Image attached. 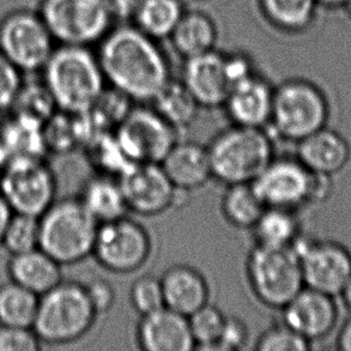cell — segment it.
<instances>
[{
  "mask_svg": "<svg viewBox=\"0 0 351 351\" xmlns=\"http://www.w3.org/2000/svg\"><path fill=\"white\" fill-rule=\"evenodd\" d=\"M97 59L106 82L137 102H152L171 81V67L155 40L121 24L101 40Z\"/></svg>",
  "mask_w": 351,
  "mask_h": 351,
  "instance_id": "6da1fadb",
  "label": "cell"
},
{
  "mask_svg": "<svg viewBox=\"0 0 351 351\" xmlns=\"http://www.w3.org/2000/svg\"><path fill=\"white\" fill-rule=\"evenodd\" d=\"M41 75L58 110L69 114L86 112L106 89L100 62L89 47L58 45Z\"/></svg>",
  "mask_w": 351,
  "mask_h": 351,
  "instance_id": "7a4b0ae2",
  "label": "cell"
},
{
  "mask_svg": "<svg viewBox=\"0 0 351 351\" xmlns=\"http://www.w3.org/2000/svg\"><path fill=\"white\" fill-rule=\"evenodd\" d=\"M267 128L232 125L208 145L213 179L223 185L252 184L275 157Z\"/></svg>",
  "mask_w": 351,
  "mask_h": 351,
  "instance_id": "3957f363",
  "label": "cell"
},
{
  "mask_svg": "<svg viewBox=\"0 0 351 351\" xmlns=\"http://www.w3.org/2000/svg\"><path fill=\"white\" fill-rule=\"evenodd\" d=\"M96 318L86 285L62 280L38 298L33 330L43 344L65 346L84 337Z\"/></svg>",
  "mask_w": 351,
  "mask_h": 351,
  "instance_id": "277c9868",
  "label": "cell"
},
{
  "mask_svg": "<svg viewBox=\"0 0 351 351\" xmlns=\"http://www.w3.org/2000/svg\"><path fill=\"white\" fill-rule=\"evenodd\" d=\"M40 248L62 266L93 256L100 223L80 198L56 200L40 217Z\"/></svg>",
  "mask_w": 351,
  "mask_h": 351,
  "instance_id": "5b68a950",
  "label": "cell"
},
{
  "mask_svg": "<svg viewBox=\"0 0 351 351\" xmlns=\"http://www.w3.org/2000/svg\"><path fill=\"white\" fill-rule=\"evenodd\" d=\"M328 118L323 93L309 82L290 80L275 88L267 130L274 138L298 143L325 128Z\"/></svg>",
  "mask_w": 351,
  "mask_h": 351,
  "instance_id": "8992f818",
  "label": "cell"
},
{
  "mask_svg": "<svg viewBox=\"0 0 351 351\" xmlns=\"http://www.w3.org/2000/svg\"><path fill=\"white\" fill-rule=\"evenodd\" d=\"M252 293L269 308L282 309L304 288L299 258L291 247L254 245L246 261Z\"/></svg>",
  "mask_w": 351,
  "mask_h": 351,
  "instance_id": "52a82bcc",
  "label": "cell"
},
{
  "mask_svg": "<svg viewBox=\"0 0 351 351\" xmlns=\"http://www.w3.org/2000/svg\"><path fill=\"white\" fill-rule=\"evenodd\" d=\"M38 12L62 46L101 43L113 22L104 0H40Z\"/></svg>",
  "mask_w": 351,
  "mask_h": 351,
  "instance_id": "ba28073f",
  "label": "cell"
},
{
  "mask_svg": "<svg viewBox=\"0 0 351 351\" xmlns=\"http://www.w3.org/2000/svg\"><path fill=\"white\" fill-rule=\"evenodd\" d=\"M57 178L45 157H17L0 176V195L14 214L40 217L57 200Z\"/></svg>",
  "mask_w": 351,
  "mask_h": 351,
  "instance_id": "9c48e42d",
  "label": "cell"
},
{
  "mask_svg": "<svg viewBox=\"0 0 351 351\" xmlns=\"http://www.w3.org/2000/svg\"><path fill=\"white\" fill-rule=\"evenodd\" d=\"M56 47L38 10H12L0 19V53L24 75L43 71Z\"/></svg>",
  "mask_w": 351,
  "mask_h": 351,
  "instance_id": "30bf717a",
  "label": "cell"
},
{
  "mask_svg": "<svg viewBox=\"0 0 351 351\" xmlns=\"http://www.w3.org/2000/svg\"><path fill=\"white\" fill-rule=\"evenodd\" d=\"M114 134L130 163H161L179 141L178 130L145 106L132 107Z\"/></svg>",
  "mask_w": 351,
  "mask_h": 351,
  "instance_id": "8fae6325",
  "label": "cell"
},
{
  "mask_svg": "<svg viewBox=\"0 0 351 351\" xmlns=\"http://www.w3.org/2000/svg\"><path fill=\"white\" fill-rule=\"evenodd\" d=\"M152 248V237L144 226L123 216L99 226L93 256L105 270L125 275L142 269Z\"/></svg>",
  "mask_w": 351,
  "mask_h": 351,
  "instance_id": "7c38bea8",
  "label": "cell"
},
{
  "mask_svg": "<svg viewBox=\"0 0 351 351\" xmlns=\"http://www.w3.org/2000/svg\"><path fill=\"white\" fill-rule=\"evenodd\" d=\"M291 248L299 258L304 287L330 296L342 293L351 277V254L346 247L300 235Z\"/></svg>",
  "mask_w": 351,
  "mask_h": 351,
  "instance_id": "4fadbf2b",
  "label": "cell"
},
{
  "mask_svg": "<svg viewBox=\"0 0 351 351\" xmlns=\"http://www.w3.org/2000/svg\"><path fill=\"white\" fill-rule=\"evenodd\" d=\"M315 173L295 157H274L252 185L266 208L298 211L313 203Z\"/></svg>",
  "mask_w": 351,
  "mask_h": 351,
  "instance_id": "5bb4252c",
  "label": "cell"
},
{
  "mask_svg": "<svg viewBox=\"0 0 351 351\" xmlns=\"http://www.w3.org/2000/svg\"><path fill=\"white\" fill-rule=\"evenodd\" d=\"M128 211L152 217L178 203L179 195L160 163H131L118 176Z\"/></svg>",
  "mask_w": 351,
  "mask_h": 351,
  "instance_id": "9a60e30c",
  "label": "cell"
},
{
  "mask_svg": "<svg viewBox=\"0 0 351 351\" xmlns=\"http://www.w3.org/2000/svg\"><path fill=\"white\" fill-rule=\"evenodd\" d=\"M282 311L283 324L308 342L325 337L337 322V308L331 296L307 287Z\"/></svg>",
  "mask_w": 351,
  "mask_h": 351,
  "instance_id": "2e32d148",
  "label": "cell"
},
{
  "mask_svg": "<svg viewBox=\"0 0 351 351\" xmlns=\"http://www.w3.org/2000/svg\"><path fill=\"white\" fill-rule=\"evenodd\" d=\"M181 82L195 96L202 108H219L232 89L229 82L224 54L217 51L185 59Z\"/></svg>",
  "mask_w": 351,
  "mask_h": 351,
  "instance_id": "e0dca14e",
  "label": "cell"
},
{
  "mask_svg": "<svg viewBox=\"0 0 351 351\" xmlns=\"http://www.w3.org/2000/svg\"><path fill=\"white\" fill-rule=\"evenodd\" d=\"M275 88L258 75L232 86L223 107L232 125L267 128L272 113Z\"/></svg>",
  "mask_w": 351,
  "mask_h": 351,
  "instance_id": "ac0fdd59",
  "label": "cell"
},
{
  "mask_svg": "<svg viewBox=\"0 0 351 351\" xmlns=\"http://www.w3.org/2000/svg\"><path fill=\"white\" fill-rule=\"evenodd\" d=\"M137 343L144 351L195 349L189 318L167 307L141 317L137 326Z\"/></svg>",
  "mask_w": 351,
  "mask_h": 351,
  "instance_id": "d6986e66",
  "label": "cell"
},
{
  "mask_svg": "<svg viewBox=\"0 0 351 351\" xmlns=\"http://www.w3.org/2000/svg\"><path fill=\"white\" fill-rule=\"evenodd\" d=\"M176 190H198L213 179L208 147L199 143L178 142L160 163Z\"/></svg>",
  "mask_w": 351,
  "mask_h": 351,
  "instance_id": "ffe728a7",
  "label": "cell"
},
{
  "mask_svg": "<svg viewBox=\"0 0 351 351\" xmlns=\"http://www.w3.org/2000/svg\"><path fill=\"white\" fill-rule=\"evenodd\" d=\"M165 307L190 317L209 304L208 280L202 272L190 265H174L161 277Z\"/></svg>",
  "mask_w": 351,
  "mask_h": 351,
  "instance_id": "44dd1931",
  "label": "cell"
},
{
  "mask_svg": "<svg viewBox=\"0 0 351 351\" xmlns=\"http://www.w3.org/2000/svg\"><path fill=\"white\" fill-rule=\"evenodd\" d=\"M350 157L348 143L335 131L320 128L298 142L296 158L313 173L332 176L347 166Z\"/></svg>",
  "mask_w": 351,
  "mask_h": 351,
  "instance_id": "7402d4cb",
  "label": "cell"
},
{
  "mask_svg": "<svg viewBox=\"0 0 351 351\" xmlns=\"http://www.w3.org/2000/svg\"><path fill=\"white\" fill-rule=\"evenodd\" d=\"M10 280L41 296L62 280V265L43 251H33L10 256L8 263Z\"/></svg>",
  "mask_w": 351,
  "mask_h": 351,
  "instance_id": "603a6c76",
  "label": "cell"
},
{
  "mask_svg": "<svg viewBox=\"0 0 351 351\" xmlns=\"http://www.w3.org/2000/svg\"><path fill=\"white\" fill-rule=\"evenodd\" d=\"M78 198L100 224L128 216V204L117 176L97 173L86 181Z\"/></svg>",
  "mask_w": 351,
  "mask_h": 351,
  "instance_id": "cb8c5ba5",
  "label": "cell"
},
{
  "mask_svg": "<svg viewBox=\"0 0 351 351\" xmlns=\"http://www.w3.org/2000/svg\"><path fill=\"white\" fill-rule=\"evenodd\" d=\"M217 38V27L209 14L189 11L184 12L169 38L176 52L189 59L214 51Z\"/></svg>",
  "mask_w": 351,
  "mask_h": 351,
  "instance_id": "d4e9b609",
  "label": "cell"
},
{
  "mask_svg": "<svg viewBox=\"0 0 351 351\" xmlns=\"http://www.w3.org/2000/svg\"><path fill=\"white\" fill-rule=\"evenodd\" d=\"M251 230L256 246L287 248L301 235V222L296 211L266 208Z\"/></svg>",
  "mask_w": 351,
  "mask_h": 351,
  "instance_id": "484cf974",
  "label": "cell"
},
{
  "mask_svg": "<svg viewBox=\"0 0 351 351\" xmlns=\"http://www.w3.org/2000/svg\"><path fill=\"white\" fill-rule=\"evenodd\" d=\"M0 144L8 158L45 157L43 126L11 114L0 123Z\"/></svg>",
  "mask_w": 351,
  "mask_h": 351,
  "instance_id": "4316f807",
  "label": "cell"
},
{
  "mask_svg": "<svg viewBox=\"0 0 351 351\" xmlns=\"http://www.w3.org/2000/svg\"><path fill=\"white\" fill-rule=\"evenodd\" d=\"M152 102V108L178 131L190 126L202 108L184 83L173 78Z\"/></svg>",
  "mask_w": 351,
  "mask_h": 351,
  "instance_id": "83f0119b",
  "label": "cell"
},
{
  "mask_svg": "<svg viewBox=\"0 0 351 351\" xmlns=\"http://www.w3.org/2000/svg\"><path fill=\"white\" fill-rule=\"evenodd\" d=\"M221 211L230 226L239 229H251L266 209L252 184L226 186Z\"/></svg>",
  "mask_w": 351,
  "mask_h": 351,
  "instance_id": "f1b7e54d",
  "label": "cell"
},
{
  "mask_svg": "<svg viewBox=\"0 0 351 351\" xmlns=\"http://www.w3.org/2000/svg\"><path fill=\"white\" fill-rule=\"evenodd\" d=\"M184 8L180 0H143L133 23L154 40L171 38Z\"/></svg>",
  "mask_w": 351,
  "mask_h": 351,
  "instance_id": "f546056e",
  "label": "cell"
},
{
  "mask_svg": "<svg viewBox=\"0 0 351 351\" xmlns=\"http://www.w3.org/2000/svg\"><path fill=\"white\" fill-rule=\"evenodd\" d=\"M38 298L12 280L0 285V326L33 328Z\"/></svg>",
  "mask_w": 351,
  "mask_h": 351,
  "instance_id": "4dcf8cb0",
  "label": "cell"
},
{
  "mask_svg": "<svg viewBox=\"0 0 351 351\" xmlns=\"http://www.w3.org/2000/svg\"><path fill=\"white\" fill-rule=\"evenodd\" d=\"M57 110V105L41 78L40 81L23 82L9 112L23 120L43 126Z\"/></svg>",
  "mask_w": 351,
  "mask_h": 351,
  "instance_id": "1f68e13d",
  "label": "cell"
},
{
  "mask_svg": "<svg viewBox=\"0 0 351 351\" xmlns=\"http://www.w3.org/2000/svg\"><path fill=\"white\" fill-rule=\"evenodd\" d=\"M43 141L47 152L62 155L83 145L84 131L78 114L57 110L43 126Z\"/></svg>",
  "mask_w": 351,
  "mask_h": 351,
  "instance_id": "d6a6232c",
  "label": "cell"
},
{
  "mask_svg": "<svg viewBox=\"0 0 351 351\" xmlns=\"http://www.w3.org/2000/svg\"><path fill=\"white\" fill-rule=\"evenodd\" d=\"M265 19L276 28L300 32L312 23L317 0H259Z\"/></svg>",
  "mask_w": 351,
  "mask_h": 351,
  "instance_id": "836d02e7",
  "label": "cell"
},
{
  "mask_svg": "<svg viewBox=\"0 0 351 351\" xmlns=\"http://www.w3.org/2000/svg\"><path fill=\"white\" fill-rule=\"evenodd\" d=\"M227 315L214 304H206L189 317L195 349L219 350Z\"/></svg>",
  "mask_w": 351,
  "mask_h": 351,
  "instance_id": "e575fe53",
  "label": "cell"
},
{
  "mask_svg": "<svg viewBox=\"0 0 351 351\" xmlns=\"http://www.w3.org/2000/svg\"><path fill=\"white\" fill-rule=\"evenodd\" d=\"M1 247L10 256L33 251L40 247V219L35 216L12 214L5 229Z\"/></svg>",
  "mask_w": 351,
  "mask_h": 351,
  "instance_id": "d590c367",
  "label": "cell"
},
{
  "mask_svg": "<svg viewBox=\"0 0 351 351\" xmlns=\"http://www.w3.org/2000/svg\"><path fill=\"white\" fill-rule=\"evenodd\" d=\"M130 301L141 317L165 307L161 278L152 275L142 276L133 282Z\"/></svg>",
  "mask_w": 351,
  "mask_h": 351,
  "instance_id": "8d00e7d4",
  "label": "cell"
},
{
  "mask_svg": "<svg viewBox=\"0 0 351 351\" xmlns=\"http://www.w3.org/2000/svg\"><path fill=\"white\" fill-rule=\"evenodd\" d=\"M309 348L311 344L307 339L283 323L271 326L261 333L254 346L258 351H306Z\"/></svg>",
  "mask_w": 351,
  "mask_h": 351,
  "instance_id": "74e56055",
  "label": "cell"
},
{
  "mask_svg": "<svg viewBox=\"0 0 351 351\" xmlns=\"http://www.w3.org/2000/svg\"><path fill=\"white\" fill-rule=\"evenodd\" d=\"M24 73L0 53V113L9 112L23 84Z\"/></svg>",
  "mask_w": 351,
  "mask_h": 351,
  "instance_id": "f35d334b",
  "label": "cell"
},
{
  "mask_svg": "<svg viewBox=\"0 0 351 351\" xmlns=\"http://www.w3.org/2000/svg\"><path fill=\"white\" fill-rule=\"evenodd\" d=\"M41 348L33 328L0 326V351H38Z\"/></svg>",
  "mask_w": 351,
  "mask_h": 351,
  "instance_id": "ab89813d",
  "label": "cell"
},
{
  "mask_svg": "<svg viewBox=\"0 0 351 351\" xmlns=\"http://www.w3.org/2000/svg\"><path fill=\"white\" fill-rule=\"evenodd\" d=\"M250 342V330L247 324L237 317H227L223 332L219 343V350H240Z\"/></svg>",
  "mask_w": 351,
  "mask_h": 351,
  "instance_id": "60d3db41",
  "label": "cell"
},
{
  "mask_svg": "<svg viewBox=\"0 0 351 351\" xmlns=\"http://www.w3.org/2000/svg\"><path fill=\"white\" fill-rule=\"evenodd\" d=\"M91 304L99 314L107 313L115 302V290L112 283L104 278H95L86 285Z\"/></svg>",
  "mask_w": 351,
  "mask_h": 351,
  "instance_id": "b9f144b4",
  "label": "cell"
},
{
  "mask_svg": "<svg viewBox=\"0 0 351 351\" xmlns=\"http://www.w3.org/2000/svg\"><path fill=\"white\" fill-rule=\"evenodd\" d=\"M224 65L232 86L254 75L251 60L240 53L224 56Z\"/></svg>",
  "mask_w": 351,
  "mask_h": 351,
  "instance_id": "7bdbcfd3",
  "label": "cell"
},
{
  "mask_svg": "<svg viewBox=\"0 0 351 351\" xmlns=\"http://www.w3.org/2000/svg\"><path fill=\"white\" fill-rule=\"evenodd\" d=\"M113 21L126 23L133 21L143 0H104Z\"/></svg>",
  "mask_w": 351,
  "mask_h": 351,
  "instance_id": "ee69618b",
  "label": "cell"
},
{
  "mask_svg": "<svg viewBox=\"0 0 351 351\" xmlns=\"http://www.w3.org/2000/svg\"><path fill=\"white\" fill-rule=\"evenodd\" d=\"M12 214H14V211L11 210L9 204L5 202L3 195H0V247H1V243H3L5 229H6V226L9 223Z\"/></svg>",
  "mask_w": 351,
  "mask_h": 351,
  "instance_id": "f6af8a7d",
  "label": "cell"
},
{
  "mask_svg": "<svg viewBox=\"0 0 351 351\" xmlns=\"http://www.w3.org/2000/svg\"><path fill=\"white\" fill-rule=\"evenodd\" d=\"M338 346L344 351H351V319L342 328Z\"/></svg>",
  "mask_w": 351,
  "mask_h": 351,
  "instance_id": "bcb514c9",
  "label": "cell"
},
{
  "mask_svg": "<svg viewBox=\"0 0 351 351\" xmlns=\"http://www.w3.org/2000/svg\"><path fill=\"white\" fill-rule=\"evenodd\" d=\"M343 299L346 301V304L351 308V277L350 280H348L347 285L344 287L342 291Z\"/></svg>",
  "mask_w": 351,
  "mask_h": 351,
  "instance_id": "7dc6e473",
  "label": "cell"
},
{
  "mask_svg": "<svg viewBox=\"0 0 351 351\" xmlns=\"http://www.w3.org/2000/svg\"><path fill=\"white\" fill-rule=\"evenodd\" d=\"M8 161H9L8 155H6V152H4V149H3L1 144H0V176H1V173L4 171L5 166H6Z\"/></svg>",
  "mask_w": 351,
  "mask_h": 351,
  "instance_id": "c3c4849f",
  "label": "cell"
},
{
  "mask_svg": "<svg viewBox=\"0 0 351 351\" xmlns=\"http://www.w3.org/2000/svg\"><path fill=\"white\" fill-rule=\"evenodd\" d=\"M317 1L328 6H339V5L346 4L347 0H317Z\"/></svg>",
  "mask_w": 351,
  "mask_h": 351,
  "instance_id": "681fc988",
  "label": "cell"
},
{
  "mask_svg": "<svg viewBox=\"0 0 351 351\" xmlns=\"http://www.w3.org/2000/svg\"><path fill=\"white\" fill-rule=\"evenodd\" d=\"M346 8H347L348 12H349V14L351 16V0H347L346 1Z\"/></svg>",
  "mask_w": 351,
  "mask_h": 351,
  "instance_id": "f907efd6",
  "label": "cell"
}]
</instances>
